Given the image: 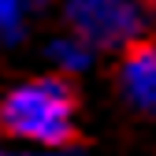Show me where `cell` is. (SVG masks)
<instances>
[{
  "instance_id": "obj_1",
  "label": "cell",
  "mask_w": 156,
  "mask_h": 156,
  "mask_svg": "<svg viewBox=\"0 0 156 156\" xmlns=\"http://www.w3.org/2000/svg\"><path fill=\"white\" fill-rule=\"evenodd\" d=\"M74 93L63 78L26 82L8 93L4 101V130L15 138H34L41 145H67L74 138L71 126Z\"/></svg>"
},
{
  "instance_id": "obj_4",
  "label": "cell",
  "mask_w": 156,
  "mask_h": 156,
  "mask_svg": "<svg viewBox=\"0 0 156 156\" xmlns=\"http://www.w3.org/2000/svg\"><path fill=\"white\" fill-rule=\"evenodd\" d=\"M52 60L60 67H67V71H78V67H86V48L74 45V41H56L52 45Z\"/></svg>"
},
{
  "instance_id": "obj_5",
  "label": "cell",
  "mask_w": 156,
  "mask_h": 156,
  "mask_svg": "<svg viewBox=\"0 0 156 156\" xmlns=\"http://www.w3.org/2000/svg\"><path fill=\"white\" fill-rule=\"evenodd\" d=\"M4 30L11 37L19 34V0H4Z\"/></svg>"
},
{
  "instance_id": "obj_2",
  "label": "cell",
  "mask_w": 156,
  "mask_h": 156,
  "mask_svg": "<svg viewBox=\"0 0 156 156\" xmlns=\"http://www.w3.org/2000/svg\"><path fill=\"white\" fill-rule=\"evenodd\" d=\"M67 15L89 45H134L145 23L134 0H67Z\"/></svg>"
},
{
  "instance_id": "obj_3",
  "label": "cell",
  "mask_w": 156,
  "mask_h": 156,
  "mask_svg": "<svg viewBox=\"0 0 156 156\" xmlns=\"http://www.w3.org/2000/svg\"><path fill=\"white\" fill-rule=\"evenodd\" d=\"M123 89L138 108H156V45L152 41H134L126 45L123 60Z\"/></svg>"
}]
</instances>
